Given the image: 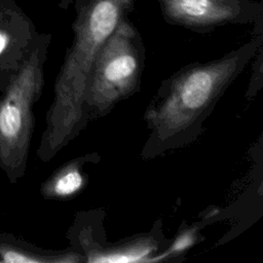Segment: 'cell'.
<instances>
[{
  "instance_id": "9",
  "label": "cell",
  "mask_w": 263,
  "mask_h": 263,
  "mask_svg": "<svg viewBox=\"0 0 263 263\" xmlns=\"http://www.w3.org/2000/svg\"><path fill=\"white\" fill-rule=\"evenodd\" d=\"M0 261L6 263H80L83 256L74 248L63 251H43L0 241Z\"/></svg>"
},
{
  "instance_id": "4",
  "label": "cell",
  "mask_w": 263,
  "mask_h": 263,
  "mask_svg": "<svg viewBox=\"0 0 263 263\" xmlns=\"http://www.w3.org/2000/svg\"><path fill=\"white\" fill-rule=\"evenodd\" d=\"M145 50L134 27L121 20L100 49L92 66L85 111L89 122L107 116L141 88Z\"/></svg>"
},
{
  "instance_id": "5",
  "label": "cell",
  "mask_w": 263,
  "mask_h": 263,
  "mask_svg": "<svg viewBox=\"0 0 263 263\" xmlns=\"http://www.w3.org/2000/svg\"><path fill=\"white\" fill-rule=\"evenodd\" d=\"M71 247L77 250L84 262L88 263H150L154 255L163 251L171 239H167L162 229L154 225L147 233H141L129 238L109 243L99 240L90 219V213L77 215L73 227L69 231Z\"/></svg>"
},
{
  "instance_id": "1",
  "label": "cell",
  "mask_w": 263,
  "mask_h": 263,
  "mask_svg": "<svg viewBox=\"0 0 263 263\" xmlns=\"http://www.w3.org/2000/svg\"><path fill=\"white\" fill-rule=\"evenodd\" d=\"M260 45V39L252 40L219 59L186 65L163 80L144 113L148 136L141 158L153 159L195 142Z\"/></svg>"
},
{
  "instance_id": "6",
  "label": "cell",
  "mask_w": 263,
  "mask_h": 263,
  "mask_svg": "<svg viewBox=\"0 0 263 263\" xmlns=\"http://www.w3.org/2000/svg\"><path fill=\"white\" fill-rule=\"evenodd\" d=\"M164 15L173 23L192 29H208L237 21L239 0H162Z\"/></svg>"
},
{
  "instance_id": "8",
  "label": "cell",
  "mask_w": 263,
  "mask_h": 263,
  "mask_svg": "<svg viewBox=\"0 0 263 263\" xmlns=\"http://www.w3.org/2000/svg\"><path fill=\"white\" fill-rule=\"evenodd\" d=\"M8 21H1L0 16V71L8 72L11 78L29 52L33 42L28 29L17 26L12 29Z\"/></svg>"
},
{
  "instance_id": "7",
  "label": "cell",
  "mask_w": 263,
  "mask_h": 263,
  "mask_svg": "<svg viewBox=\"0 0 263 263\" xmlns=\"http://www.w3.org/2000/svg\"><path fill=\"white\" fill-rule=\"evenodd\" d=\"M100 159L98 153L76 157L58 168L41 186V193L47 199H68L75 196L85 185L82 167L91 160Z\"/></svg>"
},
{
  "instance_id": "2",
  "label": "cell",
  "mask_w": 263,
  "mask_h": 263,
  "mask_svg": "<svg viewBox=\"0 0 263 263\" xmlns=\"http://www.w3.org/2000/svg\"><path fill=\"white\" fill-rule=\"evenodd\" d=\"M132 0H90L75 24L74 40L68 49L53 87L49 116L67 125L86 119L85 93L97 55L122 20Z\"/></svg>"
},
{
  "instance_id": "3",
  "label": "cell",
  "mask_w": 263,
  "mask_h": 263,
  "mask_svg": "<svg viewBox=\"0 0 263 263\" xmlns=\"http://www.w3.org/2000/svg\"><path fill=\"white\" fill-rule=\"evenodd\" d=\"M48 39L36 38L0 99V164L10 182L25 174L34 129L33 107L44 86Z\"/></svg>"
}]
</instances>
